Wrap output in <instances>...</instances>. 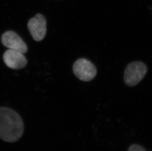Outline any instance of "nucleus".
I'll use <instances>...</instances> for the list:
<instances>
[{
	"label": "nucleus",
	"mask_w": 152,
	"mask_h": 151,
	"mask_svg": "<svg viewBox=\"0 0 152 151\" xmlns=\"http://www.w3.org/2000/svg\"><path fill=\"white\" fill-rule=\"evenodd\" d=\"M24 124L21 116L12 108L0 107V139L15 143L23 136Z\"/></svg>",
	"instance_id": "f257e3e1"
},
{
	"label": "nucleus",
	"mask_w": 152,
	"mask_h": 151,
	"mask_svg": "<svg viewBox=\"0 0 152 151\" xmlns=\"http://www.w3.org/2000/svg\"><path fill=\"white\" fill-rule=\"evenodd\" d=\"M148 67L144 63L134 61L128 64L125 70L124 80L129 86H134L138 84L145 77Z\"/></svg>",
	"instance_id": "f03ea898"
},
{
	"label": "nucleus",
	"mask_w": 152,
	"mask_h": 151,
	"mask_svg": "<svg viewBox=\"0 0 152 151\" xmlns=\"http://www.w3.org/2000/svg\"><path fill=\"white\" fill-rule=\"evenodd\" d=\"M73 71L75 75L82 81H89L96 76L97 70L95 65L86 59H79L73 65Z\"/></svg>",
	"instance_id": "7ed1b4c3"
},
{
	"label": "nucleus",
	"mask_w": 152,
	"mask_h": 151,
	"mask_svg": "<svg viewBox=\"0 0 152 151\" xmlns=\"http://www.w3.org/2000/svg\"><path fill=\"white\" fill-rule=\"evenodd\" d=\"M46 19L40 13L37 14L29 20L28 28L31 35L36 41H42L46 36Z\"/></svg>",
	"instance_id": "20e7f679"
},
{
	"label": "nucleus",
	"mask_w": 152,
	"mask_h": 151,
	"mask_svg": "<svg viewBox=\"0 0 152 151\" xmlns=\"http://www.w3.org/2000/svg\"><path fill=\"white\" fill-rule=\"evenodd\" d=\"M1 43L9 49L16 50L25 54L28 51L27 46L23 39L13 31H7L3 33L1 37Z\"/></svg>",
	"instance_id": "39448f33"
},
{
	"label": "nucleus",
	"mask_w": 152,
	"mask_h": 151,
	"mask_svg": "<svg viewBox=\"0 0 152 151\" xmlns=\"http://www.w3.org/2000/svg\"><path fill=\"white\" fill-rule=\"evenodd\" d=\"M3 57L6 65L12 69H21L24 68L27 64V60L23 53L16 50H7L3 54Z\"/></svg>",
	"instance_id": "423d86ee"
},
{
	"label": "nucleus",
	"mask_w": 152,
	"mask_h": 151,
	"mask_svg": "<svg viewBox=\"0 0 152 151\" xmlns=\"http://www.w3.org/2000/svg\"><path fill=\"white\" fill-rule=\"evenodd\" d=\"M128 151H147L144 147L138 144H134L131 145Z\"/></svg>",
	"instance_id": "0eeeda50"
}]
</instances>
